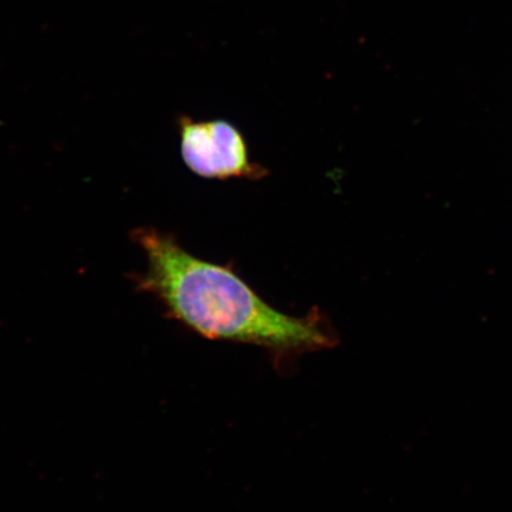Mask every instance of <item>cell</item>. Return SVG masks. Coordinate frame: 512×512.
Here are the masks:
<instances>
[{
  "label": "cell",
  "mask_w": 512,
  "mask_h": 512,
  "mask_svg": "<svg viewBox=\"0 0 512 512\" xmlns=\"http://www.w3.org/2000/svg\"><path fill=\"white\" fill-rule=\"evenodd\" d=\"M133 238L143 249L147 265L134 278L137 286L197 334L275 351H313L334 345L318 313L298 318L275 310L232 268L196 258L174 236L143 228Z\"/></svg>",
  "instance_id": "obj_1"
},
{
  "label": "cell",
  "mask_w": 512,
  "mask_h": 512,
  "mask_svg": "<svg viewBox=\"0 0 512 512\" xmlns=\"http://www.w3.org/2000/svg\"><path fill=\"white\" fill-rule=\"evenodd\" d=\"M181 156L187 168L197 176L227 181L232 178L260 179L267 174L249 158L245 137L227 120L178 121Z\"/></svg>",
  "instance_id": "obj_2"
}]
</instances>
